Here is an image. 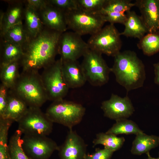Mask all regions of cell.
I'll return each mask as SVG.
<instances>
[{"label":"cell","instance_id":"cell-11","mask_svg":"<svg viewBox=\"0 0 159 159\" xmlns=\"http://www.w3.org/2000/svg\"><path fill=\"white\" fill-rule=\"evenodd\" d=\"M82 36L72 32L62 33L59 38L58 54L63 60H77L89 49Z\"/></svg>","mask_w":159,"mask_h":159},{"label":"cell","instance_id":"cell-7","mask_svg":"<svg viewBox=\"0 0 159 159\" xmlns=\"http://www.w3.org/2000/svg\"><path fill=\"white\" fill-rule=\"evenodd\" d=\"M60 58L43 69L41 76L48 100L53 102L63 99L69 88L63 77Z\"/></svg>","mask_w":159,"mask_h":159},{"label":"cell","instance_id":"cell-30","mask_svg":"<svg viewBox=\"0 0 159 159\" xmlns=\"http://www.w3.org/2000/svg\"><path fill=\"white\" fill-rule=\"evenodd\" d=\"M79 8L85 11L98 13L107 0H77Z\"/></svg>","mask_w":159,"mask_h":159},{"label":"cell","instance_id":"cell-22","mask_svg":"<svg viewBox=\"0 0 159 159\" xmlns=\"http://www.w3.org/2000/svg\"><path fill=\"white\" fill-rule=\"evenodd\" d=\"M24 16L25 28L30 37H34L39 34L44 27L39 13L25 5Z\"/></svg>","mask_w":159,"mask_h":159},{"label":"cell","instance_id":"cell-19","mask_svg":"<svg viewBox=\"0 0 159 159\" xmlns=\"http://www.w3.org/2000/svg\"><path fill=\"white\" fill-rule=\"evenodd\" d=\"M126 13L127 19L123 24L125 29L120 35L140 40L148 33L140 16L134 11L130 10Z\"/></svg>","mask_w":159,"mask_h":159},{"label":"cell","instance_id":"cell-28","mask_svg":"<svg viewBox=\"0 0 159 159\" xmlns=\"http://www.w3.org/2000/svg\"><path fill=\"white\" fill-rule=\"evenodd\" d=\"M23 134L19 129L11 137L8 143V149L11 159H29L22 146L21 136Z\"/></svg>","mask_w":159,"mask_h":159},{"label":"cell","instance_id":"cell-31","mask_svg":"<svg viewBox=\"0 0 159 159\" xmlns=\"http://www.w3.org/2000/svg\"><path fill=\"white\" fill-rule=\"evenodd\" d=\"M47 1L49 4L65 12L79 8L77 0H49Z\"/></svg>","mask_w":159,"mask_h":159},{"label":"cell","instance_id":"cell-2","mask_svg":"<svg viewBox=\"0 0 159 159\" xmlns=\"http://www.w3.org/2000/svg\"><path fill=\"white\" fill-rule=\"evenodd\" d=\"M111 68L117 82L128 92L143 86L146 79L144 64L133 51L120 52L114 57Z\"/></svg>","mask_w":159,"mask_h":159},{"label":"cell","instance_id":"cell-25","mask_svg":"<svg viewBox=\"0 0 159 159\" xmlns=\"http://www.w3.org/2000/svg\"><path fill=\"white\" fill-rule=\"evenodd\" d=\"M143 132L137 125L132 120L127 119L116 121L106 133L117 135L120 134H137Z\"/></svg>","mask_w":159,"mask_h":159},{"label":"cell","instance_id":"cell-18","mask_svg":"<svg viewBox=\"0 0 159 159\" xmlns=\"http://www.w3.org/2000/svg\"><path fill=\"white\" fill-rule=\"evenodd\" d=\"M29 107L25 102L15 93L9 89L7 104L0 118L17 122Z\"/></svg>","mask_w":159,"mask_h":159},{"label":"cell","instance_id":"cell-27","mask_svg":"<svg viewBox=\"0 0 159 159\" xmlns=\"http://www.w3.org/2000/svg\"><path fill=\"white\" fill-rule=\"evenodd\" d=\"M138 47L144 54L151 56L159 52V32L148 33L138 44Z\"/></svg>","mask_w":159,"mask_h":159},{"label":"cell","instance_id":"cell-36","mask_svg":"<svg viewBox=\"0 0 159 159\" xmlns=\"http://www.w3.org/2000/svg\"><path fill=\"white\" fill-rule=\"evenodd\" d=\"M155 77L154 82L159 86V62L153 64Z\"/></svg>","mask_w":159,"mask_h":159},{"label":"cell","instance_id":"cell-9","mask_svg":"<svg viewBox=\"0 0 159 159\" xmlns=\"http://www.w3.org/2000/svg\"><path fill=\"white\" fill-rule=\"evenodd\" d=\"M17 122L18 129L24 135L47 136L53 129V122L39 107H29Z\"/></svg>","mask_w":159,"mask_h":159},{"label":"cell","instance_id":"cell-4","mask_svg":"<svg viewBox=\"0 0 159 159\" xmlns=\"http://www.w3.org/2000/svg\"><path fill=\"white\" fill-rule=\"evenodd\" d=\"M85 112L81 104L63 99L53 102L45 113L53 122L70 129L81 122Z\"/></svg>","mask_w":159,"mask_h":159},{"label":"cell","instance_id":"cell-15","mask_svg":"<svg viewBox=\"0 0 159 159\" xmlns=\"http://www.w3.org/2000/svg\"><path fill=\"white\" fill-rule=\"evenodd\" d=\"M47 3V6L39 12L44 25L61 33L66 32L68 29L65 12Z\"/></svg>","mask_w":159,"mask_h":159},{"label":"cell","instance_id":"cell-32","mask_svg":"<svg viewBox=\"0 0 159 159\" xmlns=\"http://www.w3.org/2000/svg\"><path fill=\"white\" fill-rule=\"evenodd\" d=\"M101 14L106 22H108L112 24L120 23L124 24L127 19V15L125 13L108 12Z\"/></svg>","mask_w":159,"mask_h":159},{"label":"cell","instance_id":"cell-23","mask_svg":"<svg viewBox=\"0 0 159 159\" xmlns=\"http://www.w3.org/2000/svg\"><path fill=\"white\" fill-rule=\"evenodd\" d=\"M1 44L0 63L20 62L23 55L22 46L3 39Z\"/></svg>","mask_w":159,"mask_h":159},{"label":"cell","instance_id":"cell-10","mask_svg":"<svg viewBox=\"0 0 159 159\" xmlns=\"http://www.w3.org/2000/svg\"><path fill=\"white\" fill-rule=\"evenodd\" d=\"M47 136L24 135L22 146L29 159H49L55 151L58 150L59 146Z\"/></svg>","mask_w":159,"mask_h":159},{"label":"cell","instance_id":"cell-16","mask_svg":"<svg viewBox=\"0 0 159 159\" xmlns=\"http://www.w3.org/2000/svg\"><path fill=\"white\" fill-rule=\"evenodd\" d=\"M62 60V74L69 88L74 89L82 86L87 81L81 64L77 60Z\"/></svg>","mask_w":159,"mask_h":159},{"label":"cell","instance_id":"cell-8","mask_svg":"<svg viewBox=\"0 0 159 159\" xmlns=\"http://www.w3.org/2000/svg\"><path fill=\"white\" fill-rule=\"evenodd\" d=\"M81 64L87 81L95 86H101L108 81L111 68L102 54L89 49L83 56Z\"/></svg>","mask_w":159,"mask_h":159},{"label":"cell","instance_id":"cell-12","mask_svg":"<svg viewBox=\"0 0 159 159\" xmlns=\"http://www.w3.org/2000/svg\"><path fill=\"white\" fill-rule=\"evenodd\" d=\"M104 116L115 121L127 119L133 114L135 109L127 95L122 97L112 94L110 98L102 102L101 107Z\"/></svg>","mask_w":159,"mask_h":159},{"label":"cell","instance_id":"cell-17","mask_svg":"<svg viewBox=\"0 0 159 159\" xmlns=\"http://www.w3.org/2000/svg\"><path fill=\"white\" fill-rule=\"evenodd\" d=\"M9 5L5 12H1L0 15V35L11 27L22 21L24 8L23 1H9Z\"/></svg>","mask_w":159,"mask_h":159},{"label":"cell","instance_id":"cell-6","mask_svg":"<svg viewBox=\"0 0 159 159\" xmlns=\"http://www.w3.org/2000/svg\"><path fill=\"white\" fill-rule=\"evenodd\" d=\"M120 35L114 24H110L91 35L87 43L90 49L114 57L120 52Z\"/></svg>","mask_w":159,"mask_h":159},{"label":"cell","instance_id":"cell-20","mask_svg":"<svg viewBox=\"0 0 159 159\" xmlns=\"http://www.w3.org/2000/svg\"><path fill=\"white\" fill-rule=\"evenodd\" d=\"M136 135L131 150V153L133 155H139L146 153L159 144V137L148 135L143 132Z\"/></svg>","mask_w":159,"mask_h":159},{"label":"cell","instance_id":"cell-21","mask_svg":"<svg viewBox=\"0 0 159 159\" xmlns=\"http://www.w3.org/2000/svg\"><path fill=\"white\" fill-rule=\"evenodd\" d=\"M19 62L0 63V79L1 83L9 89L13 87L18 79L20 73Z\"/></svg>","mask_w":159,"mask_h":159},{"label":"cell","instance_id":"cell-24","mask_svg":"<svg viewBox=\"0 0 159 159\" xmlns=\"http://www.w3.org/2000/svg\"><path fill=\"white\" fill-rule=\"evenodd\" d=\"M125 140L123 137H118L114 134L102 132L96 135L92 143L93 147L102 145L104 146V148L114 152L122 147Z\"/></svg>","mask_w":159,"mask_h":159},{"label":"cell","instance_id":"cell-13","mask_svg":"<svg viewBox=\"0 0 159 159\" xmlns=\"http://www.w3.org/2000/svg\"><path fill=\"white\" fill-rule=\"evenodd\" d=\"M87 146L76 131L69 129L64 142L59 146V156L60 159H85Z\"/></svg>","mask_w":159,"mask_h":159},{"label":"cell","instance_id":"cell-34","mask_svg":"<svg viewBox=\"0 0 159 159\" xmlns=\"http://www.w3.org/2000/svg\"><path fill=\"white\" fill-rule=\"evenodd\" d=\"M9 89L2 84L0 85V117L3 115L7 102Z\"/></svg>","mask_w":159,"mask_h":159},{"label":"cell","instance_id":"cell-14","mask_svg":"<svg viewBox=\"0 0 159 159\" xmlns=\"http://www.w3.org/2000/svg\"><path fill=\"white\" fill-rule=\"evenodd\" d=\"M134 3L148 33L159 32V0H136Z\"/></svg>","mask_w":159,"mask_h":159},{"label":"cell","instance_id":"cell-5","mask_svg":"<svg viewBox=\"0 0 159 159\" xmlns=\"http://www.w3.org/2000/svg\"><path fill=\"white\" fill-rule=\"evenodd\" d=\"M67 29L80 35H91L100 30L106 22L102 16L78 8L65 12Z\"/></svg>","mask_w":159,"mask_h":159},{"label":"cell","instance_id":"cell-35","mask_svg":"<svg viewBox=\"0 0 159 159\" xmlns=\"http://www.w3.org/2000/svg\"><path fill=\"white\" fill-rule=\"evenodd\" d=\"M27 5L39 12L44 8L47 5V0H27L23 1Z\"/></svg>","mask_w":159,"mask_h":159},{"label":"cell","instance_id":"cell-29","mask_svg":"<svg viewBox=\"0 0 159 159\" xmlns=\"http://www.w3.org/2000/svg\"><path fill=\"white\" fill-rule=\"evenodd\" d=\"M129 0H107L103 7L98 13L102 14L108 12L126 13L135 6Z\"/></svg>","mask_w":159,"mask_h":159},{"label":"cell","instance_id":"cell-37","mask_svg":"<svg viewBox=\"0 0 159 159\" xmlns=\"http://www.w3.org/2000/svg\"><path fill=\"white\" fill-rule=\"evenodd\" d=\"M148 156V159H159V155L158 157L157 158H154L152 157L150 155L149 152L146 153Z\"/></svg>","mask_w":159,"mask_h":159},{"label":"cell","instance_id":"cell-1","mask_svg":"<svg viewBox=\"0 0 159 159\" xmlns=\"http://www.w3.org/2000/svg\"><path fill=\"white\" fill-rule=\"evenodd\" d=\"M62 33L44 26L37 35L29 37L22 46L23 55L19 62L22 71H39L54 63Z\"/></svg>","mask_w":159,"mask_h":159},{"label":"cell","instance_id":"cell-3","mask_svg":"<svg viewBox=\"0 0 159 159\" xmlns=\"http://www.w3.org/2000/svg\"><path fill=\"white\" fill-rule=\"evenodd\" d=\"M10 90L21 98L29 107L40 108L48 100L39 71H21Z\"/></svg>","mask_w":159,"mask_h":159},{"label":"cell","instance_id":"cell-26","mask_svg":"<svg viewBox=\"0 0 159 159\" xmlns=\"http://www.w3.org/2000/svg\"><path fill=\"white\" fill-rule=\"evenodd\" d=\"M1 36L5 40L22 46L29 37L22 22L11 27Z\"/></svg>","mask_w":159,"mask_h":159},{"label":"cell","instance_id":"cell-33","mask_svg":"<svg viewBox=\"0 0 159 159\" xmlns=\"http://www.w3.org/2000/svg\"><path fill=\"white\" fill-rule=\"evenodd\" d=\"M114 152L104 148L95 149V152L92 154L87 153L85 159H111Z\"/></svg>","mask_w":159,"mask_h":159}]
</instances>
